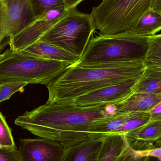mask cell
<instances>
[{
    "label": "cell",
    "instance_id": "6da1fadb",
    "mask_svg": "<svg viewBox=\"0 0 161 161\" xmlns=\"http://www.w3.org/2000/svg\"><path fill=\"white\" fill-rule=\"evenodd\" d=\"M108 106L82 108L46 103L19 116L15 124L40 138L54 141L68 148L94 139L91 130L92 123L113 115L108 112Z\"/></svg>",
    "mask_w": 161,
    "mask_h": 161
},
{
    "label": "cell",
    "instance_id": "7a4b0ae2",
    "mask_svg": "<svg viewBox=\"0 0 161 161\" xmlns=\"http://www.w3.org/2000/svg\"><path fill=\"white\" fill-rule=\"evenodd\" d=\"M143 61L72 65L48 84L47 104H64L78 97L108 86L141 77Z\"/></svg>",
    "mask_w": 161,
    "mask_h": 161
},
{
    "label": "cell",
    "instance_id": "3957f363",
    "mask_svg": "<svg viewBox=\"0 0 161 161\" xmlns=\"http://www.w3.org/2000/svg\"><path fill=\"white\" fill-rule=\"evenodd\" d=\"M147 48V37L128 32L99 35L91 38L83 55L74 65L144 61Z\"/></svg>",
    "mask_w": 161,
    "mask_h": 161
},
{
    "label": "cell",
    "instance_id": "277c9868",
    "mask_svg": "<svg viewBox=\"0 0 161 161\" xmlns=\"http://www.w3.org/2000/svg\"><path fill=\"white\" fill-rule=\"evenodd\" d=\"M72 65L25 55L8 49L0 60V83L23 81L47 86Z\"/></svg>",
    "mask_w": 161,
    "mask_h": 161
},
{
    "label": "cell",
    "instance_id": "5b68a950",
    "mask_svg": "<svg viewBox=\"0 0 161 161\" xmlns=\"http://www.w3.org/2000/svg\"><path fill=\"white\" fill-rule=\"evenodd\" d=\"M153 0H103L93 8L91 17L99 35L129 31L151 9Z\"/></svg>",
    "mask_w": 161,
    "mask_h": 161
},
{
    "label": "cell",
    "instance_id": "8992f818",
    "mask_svg": "<svg viewBox=\"0 0 161 161\" xmlns=\"http://www.w3.org/2000/svg\"><path fill=\"white\" fill-rule=\"evenodd\" d=\"M95 31L90 14L75 8L68 10L37 41L59 47L80 58Z\"/></svg>",
    "mask_w": 161,
    "mask_h": 161
},
{
    "label": "cell",
    "instance_id": "52a82bcc",
    "mask_svg": "<svg viewBox=\"0 0 161 161\" xmlns=\"http://www.w3.org/2000/svg\"><path fill=\"white\" fill-rule=\"evenodd\" d=\"M4 13L0 33V51L10 37L37 19L29 0H3Z\"/></svg>",
    "mask_w": 161,
    "mask_h": 161
},
{
    "label": "cell",
    "instance_id": "ba28073f",
    "mask_svg": "<svg viewBox=\"0 0 161 161\" xmlns=\"http://www.w3.org/2000/svg\"><path fill=\"white\" fill-rule=\"evenodd\" d=\"M140 78L101 88L61 104L82 108L115 105L133 94V88Z\"/></svg>",
    "mask_w": 161,
    "mask_h": 161
},
{
    "label": "cell",
    "instance_id": "9c48e42d",
    "mask_svg": "<svg viewBox=\"0 0 161 161\" xmlns=\"http://www.w3.org/2000/svg\"><path fill=\"white\" fill-rule=\"evenodd\" d=\"M67 148L54 141L43 138L21 139L20 161H63Z\"/></svg>",
    "mask_w": 161,
    "mask_h": 161
},
{
    "label": "cell",
    "instance_id": "30bf717a",
    "mask_svg": "<svg viewBox=\"0 0 161 161\" xmlns=\"http://www.w3.org/2000/svg\"><path fill=\"white\" fill-rule=\"evenodd\" d=\"M68 10L62 12H53L37 19L24 30L9 39L8 43L9 49L13 52H19L36 42L61 19Z\"/></svg>",
    "mask_w": 161,
    "mask_h": 161
},
{
    "label": "cell",
    "instance_id": "8fae6325",
    "mask_svg": "<svg viewBox=\"0 0 161 161\" xmlns=\"http://www.w3.org/2000/svg\"><path fill=\"white\" fill-rule=\"evenodd\" d=\"M124 135L128 145L134 151H146L160 147L161 120H150Z\"/></svg>",
    "mask_w": 161,
    "mask_h": 161
},
{
    "label": "cell",
    "instance_id": "7c38bea8",
    "mask_svg": "<svg viewBox=\"0 0 161 161\" xmlns=\"http://www.w3.org/2000/svg\"><path fill=\"white\" fill-rule=\"evenodd\" d=\"M19 52L25 55L47 60L69 62L74 65L79 57L63 49L49 43L37 41L20 50Z\"/></svg>",
    "mask_w": 161,
    "mask_h": 161
},
{
    "label": "cell",
    "instance_id": "4fadbf2b",
    "mask_svg": "<svg viewBox=\"0 0 161 161\" xmlns=\"http://www.w3.org/2000/svg\"><path fill=\"white\" fill-rule=\"evenodd\" d=\"M160 102L161 94L133 93L124 101L114 105L115 113L124 114L136 112H147Z\"/></svg>",
    "mask_w": 161,
    "mask_h": 161
},
{
    "label": "cell",
    "instance_id": "5bb4252c",
    "mask_svg": "<svg viewBox=\"0 0 161 161\" xmlns=\"http://www.w3.org/2000/svg\"><path fill=\"white\" fill-rule=\"evenodd\" d=\"M103 138L86 140L67 148L63 161H96Z\"/></svg>",
    "mask_w": 161,
    "mask_h": 161
},
{
    "label": "cell",
    "instance_id": "9a60e30c",
    "mask_svg": "<svg viewBox=\"0 0 161 161\" xmlns=\"http://www.w3.org/2000/svg\"><path fill=\"white\" fill-rule=\"evenodd\" d=\"M124 134H112L104 137L96 161H114L128 147Z\"/></svg>",
    "mask_w": 161,
    "mask_h": 161
},
{
    "label": "cell",
    "instance_id": "2e32d148",
    "mask_svg": "<svg viewBox=\"0 0 161 161\" xmlns=\"http://www.w3.org/2000/svg\"><path fill=\"white\" fill-rule=\"evenodd\" d=\"M161 30V14L150 9L128 32L140 36L149 37L157 35Z\"/></svg>",
    "mask_w": 161,
    "mask_h": 161
},
{
    "label": "cell",
    "instance_id": "e0dca14e",
    "mask_svg": "<svg viewBox=\"0 0 161 161\" xmlns=\"http://www.w3.org/2000/svg\"><path fill=\"white\" fill-rule=\"evenodd\" d=\"M137 93L161 94V71L146 68L133 88Z\"/></svg>",
    "mask_w": 161,
    "mask_h": 161
},
{
    "label": "cell",
    "instance_id": "ac0fdd59",
    "mask_svg": "<svg viewBox=\"0 0 161 161\" xmlns=\"http://www.w3.org/2000/svg\"><path fill=\"white\" fill-rule=\"evenodd\" d=\"M146 68L161 71V34L147 37V48L143 61Z\"/></svg>",
    "mask_w": 161,
    "mask_h": 161
},
{
    "label": "cell",
    "instance_id": "d6986e66",
    "mask_svg": "<svg viewBox=\"0 0 161 161\" xmlns=\"http://www.w3.org/2000/svg\"><path fill=\"white\" fill-rule=\"evenodd\" d=\"M37 19L53 12L67 10L64 0H29Z\"/></svg>",
    "mask_w": 161,
    "mask_h": 161
},
{
    "label": "cell",
    "instance_id": "ffe728a7",
    "mask_svg": "<svg viewBox=\"0 0 161 161\" xmlns=\"http://www.w3.org/2000/svg\"><path fill=\"white\" fill-rule=\"evenodd\" d=\"M130 113V117L128 120L111 134H125L129 131L142 126L151 120V115L149 112H136Z\"/></svg>",
    "mask_w": 161,
    "mask_h": 161
},
{
    "label": "cell",
    "instance_id": "44dd1931",
    "mask_svg": "<svg viewBox=\"0 0 161 161\" xmlns=\"http://www.w3.org/2000/svg\"><path fill=\"white\" fill-rule=\"evenodd\" d=\"M28 84L23 81H9L0 83V103L9 99L12 95L19 91H23V88Z\"/></svg>",
    "mask_w": 161,
    "mask_h": 161
},
{
    "label": "cell",
    "instance_id": "7402d4cb",
    "mask_svg": "<svg viewBox=\"0 0 161 161\" xmlns=\"http://www.w3.org/2000/svg\"><path fill=\"white\" fill-rule=\"evenodd\" d=\"M0 145L4 147H13L15 144L11 130L0 112Z\"/></svg>",
    "mask_w": 161,
    "mask_h": 161
},
{
    "label": "cell",
    "instance_id": "603a6c76",
    "mask_svg": "<svg viewBox=\"0 0 161 161\" xmlns=\"http://www.w3.org/2000/svg\"><path fill=\"white\" fill-rule=\"evenodd\" d=\"M0 161H20L16 146L0 148Z\"/></svg>",
    "mask_w": 161,
    "mask_h": 161
},
{
    "label": "cell",
    "instance_id": "cb8c5ba5",
    "mask_svg": "<svg viewBox=\"0 0 161 161\" xmlns=\"http://www.w3.org/2000/svg\"><path fill=\"white\" fill-rule=\"evenodd\" d=\"M143 158L137 156L134 150L129 147L114 161H142Z\"/></svg>",
    "mask_w": 161,
    "mask_h": 161
},
{
    "label": "cell",
    "instance_id": "d4e9b609",
    "mask_svg": "<svg viewBox=\"0 0 161 161\" xmlns=\"http://www.w3.org/2000/svg\"><path fill=\"white\" fill-rule=\"evenodd\" d=\"M135 152L137 156L141 158L153 157L161 159V147L146 151H135Z\"/></svg>",
    "mask_w": 161,
    "mask_h": 161
},
{
    "label": "cell",
    "instance_id": "484cf974",
    "mask_svg": "<svg viewBox=\"0 0 161 161\" xmlns=\"http://www.w3.org/2000/svg\"><path fill=\"white\" fill-rule=\"evenodd\" d=\"M151 120H161V102L157 104L149 111Z\"/></svg>",
    "mask_w": 161,
    "mask_h": 161
},
{
    "label": "cell",
    "instance_id": "4316f807",
    "mask_svg": "<svg viewBox=\"0 0 161 161\" xmlns=\"http://www.w3.org/2000/svg\"><path fill=\"white\" fill-rule=\"evenodd\" d=\"M84 0H64L67 10H71L76 8L78 5Z\"/></svg>",
    "mask_w": 161,
    "mask_h": 161
},
{
    "label": "cell",
    "instance_id": "83f0119b",
    "mask_svg": "<svg viewBox=\"0 0 161 161\" xmlns=\"http://www.w3.org/2000/svg\"><path fill=\"white\" fill-rule=\"evenodd\" d=\"M151 9L161 14V0H153Z\"/></svg>",
    "mask_w": 161,
    "mask_h": 161
},
{
    "label": "cell",
    "instance_id": "f1b7e54d",
    "mask_svg": "<svg viewBox=\"0 0 161 161\" xmlns=\"http://www.w3.org/2000/svg\"><path fill=\"white\" fill-rule=\"evenodd\" d=\"M4 13V8L2 0H0V33L2 29Z\"/></svg>",
    "mask_w": 161,
    "mask_h": 161
},
{
    "label": "cell",
    "instance_id": "f546056e",
    "mask_svg": "<svg viewBox=\"0 0 161 161\" xmlns=\"http://www.w3.org/2000/svg\"><path fill=\"white\" fill-rule=\"evenodd\" d=\"M147 161H161V159L155 157H147Z\"/></svg>",
    "mask_w": 161,
    "mask_h": 161
},
{
    "label": "cell",
    "instance_id": "4dcf8cb0",
    "mask_svg": "<svg viewBox=\"0 0 161 161\" xmlns=\"http://www.w3.org/2000/svg\"><path fill=\"white\" fill-rule=\"evenodd\" d=\"M147 157H143L142 159V161H147Z\"/></svg>",
    "mask_w": 161,
    "mask_h": 161
},
{
    "label": "cell",
    "instance_id": "1f68e13d",
    "mask_svg": "<svg viewBox=\"0 0 161 161\" xmlns=\"http://www.w3.org/2000/svg\"><path fill=\"white\" fill-rule=\"evenodd\" d=\"M4 56V53L3 54H0V60H1V59H2V58H3V57Z\"/></svg>",
    "mask_w": 161,
    "mask_h": 161
},
{
    "label": "cell",
    "instance_id": "d6a6232c",
    "mask_svg": "<svg viewBox=\"0 0 161 161\" xmlns=\"http://www.w3.org/2000/svg\"><path fill=\"white\" fill-rule=\"evenodd\" d=\"M2 1H3V0H2Z\"/></svg>",
    "mask_w": 161,
    "mask_h": 161
}]
</instances>
